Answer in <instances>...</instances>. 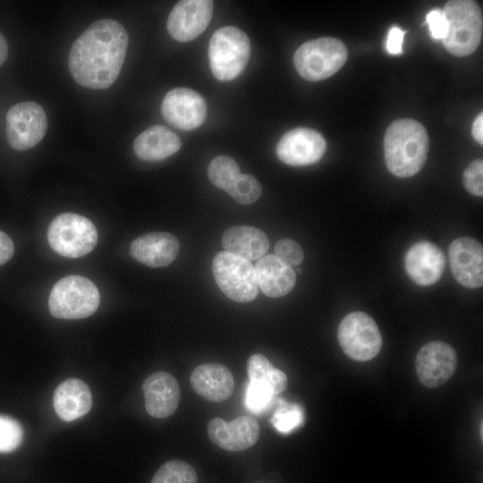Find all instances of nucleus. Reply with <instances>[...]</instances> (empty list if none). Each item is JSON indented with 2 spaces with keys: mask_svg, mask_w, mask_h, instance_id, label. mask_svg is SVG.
<instances>
[{
  "mask_svg": "<svg viewBox=\"0 0 483 483\" xmlns=\"http://www.w3.org/2000/svg\"><path fill=\"white\" fill-rule=\"evenodd\" d=\"M128 34L115 20L93 22L73 42L68 57L70 72L79 85L109 88L117 79L126 55Z\"/></svg>",
  "mask_w": 483,
  "mask_h": 483,
  "instance_id": "1",
  "label": "nucleus"
},
{
  "mask_svg": "<svg viewBox=\"0 0 483 483\" xmlns=\"http://www.w3.org/2000/svg\"><path fill=\"white\" fill-rule=\"evenodd\" d=\"M428 148V135L420 123L413 119L395 120L384 137L386 165L397 177L413 176L425 165Z\"/></svg>",
  "mask_w": 483,
  "mask_h": 483,
  "instance_id": "2",
  "label": "nucleus"
},
{
  "mask_svg": "<svg viewBox=\"0 0 483 483\" xmlns=\"http://www.w3.org/2000/svg\"><path fill=\"white\" fill-rule=\"evenodd\" d=\"M447 21L445 49L459 57L471 55L479 47L483 33L482 12L472 0L448 1L443 9Z\"/></svg>",
  "mask_w": 483,
  "mask_h": 483,
  "instance_id": "3",
  "label": "nucleus"
},
{
  "mask_svg": "<svg viewBox=\"0 0 483 483\" xmlns=\"http://www.w3.org/2000/svg\"><path fill=\"white\" fill-rule=\"evenodd\" d=\"M99 302L100 294L92 281L80 275H67L53 286L48 309L55 318L80 319L91 316Z\"/></svg>",
  "mask_w": 483,
  "mask_h": 483,
  "instance_id": "4",
  "label": "nucleus"
},
{
  "mask_svg": "<svg viewBox=\"0 0 483 483\" xmlns=\"http://www.w3.org/2000/svg\"><path fill=\"white\" fill-rule=\"evenodd\" d=\"M250 55V39L245 32L234 26L218 29L208 45V59L213 75L229 81L244 70Z\"/></svg>",
  "mask_w": 483,
  "mask_h": 483,
  "instance_id": "5",
  "label": "nucleus"
},
{
  "mask_svg": "<svg viewBox=\"0 0 483 483\" xmlns=\"http://www.w3.org/2000/svg\"><path fill=\"white\" fill-rule=\"evenodd\" d=\"M348 51L335 38H320L305 42L295 51L293 64L298 73L309 81L326 80L345 64Z\"/></svg>",
  "mask_w": 483,
  "mask_h": 483,
  "instance_id": "6",
  "label": "nucleus"
},
{
  "mask_svg": "<svg viewBox=\"0 0 483 483\" xmlns=\"http://www.w3.org/2000/svg\"><path fill=\"white\" fill-rule=\"evenodd\" d=\"M47 241L57 254L76 258L95 248L97 232L87 217L67 212L53 219L47 230Z\"/></svg>",
  "mask_w": 483,
  "mask_h": 483,
  "instance_id": "7",
  "label": "nucleus"
},
{
  "mask_svg": "<svg viewBox=\"0 0 483 483\" xmlns=\"http://www.w3.org/2000/svg\"><path fill=\"white\" fill-rule=\"evenodd\" d=\"M212 270L218 287L231 300L249 302L258 295L256 273L250 261L221 251L213 259Z\"/></svg>",
  "mask_w": 483,
  "mask_h": 483,
  "instance_id": "8",
  "label": "nucleus"
},
{
  "mask_svg": "<svg viewBox=\"0 0 483 483\" xmlns=\"http://www.w3.org/2000/svg\"><path fill=\"white\" fill-rule=\"evenodd\" d=\"M337 338L343 352L352 360L367 361L382 347V337L375 320L367 313L354 311L339 324Z\"/></svg>",
  "mask_w": 483,
  "mask_h": 483,
  "instance_id": "9",
  "label": "nucleus"
},
{
  "mask_svg": "<svg viewBox=\"0 0 483 483\" xmlns=\"http://www.w3.org/2000/svg\"><path fill=\"white\" fill-rule=\"evenodd\" d=\"M47 130L44 108L33 101L13 106L6 114V138L11 148L26 150L37 145Z\"/></svg>",
  "mask_w": 483,
  "mask_h": 483,
  "instance_id": "10",
  "label": "nucleus"
},
{
  "mask_svg": "<svg viewBox=\"0 0 483 483\" xmlns=\"http://www.w3.org/2000/svg\"><path fill=\"white\" fill-rule=\"evenodd\" d=\"M415 367L420 383L427 387L436 388L444 385L454 373L457 354L448 343L433 341L419 349Z\"/></svg>",
  "mask_w": 483,
  "mask_h": 483,
  "instance_id": "11",
  "label": "nucleus"
},
{
  "mask_svg": "<svg viewBox=\"0 0 483 483\" xmlns=\"http://www.w3.org/2000/svg\"><path fill=\"white\" fill-rule=\"evenodd\" d=\"M161 112L165 120L174 127L191 131L204 123L207 105L203 97L195 90L175 88L165 96Z\"/></svg>",
  "mask_w": 483,
  "mask_h": 483,
  "instance_id": "12",
  "label": "nucleus"
},
{
  "mask_svg": "<svg viewBox=\"0 0 483 483\" xmlns=\"http://www.w3.org/2000/svg\"><path fill=\"white\" fill-rule=\"evenodd\" d=\"M326 149V141L318 131L304 127L286 132L275 148L278 158L292 166H303L318 162Z\"/></svg>",
  "mask_w": 483,
  "mask_h": 483,
  "instance_id": "13",
  "label": "nucleus"
},
{
  "mask_svg": "<svg viewBox=\"0 0 483 483\" xmlns=\"http://www.w3.org/2000/svg\"><path fill=\"white\" fill-rule=\"evenodd\" d=\"M212 14V1H180L174 6L168 16V32L174 39L180 42L193 40L207 29Z\"/></svg>",
  "mask_w": 483,
  "mask_h": 483,
  "instance_id": "14",
  "label": "nucleus"
},
{
  "mask_svg": "<svg viewBox=\"0 0 483 483\" xmlns=\"http://www.w3.org/2000/svg\"><path fill=\"white\" fill-rule=\"evenodd\" d=\"M452 273L455 280L470 289L483 285V247L470 237L455 239L449 247Z\"/></svg>",
  "mask_w": 483,
  "mask_h": 483,
  "instance_id": "15",
  "label": "nucleus"
},
{
  "mask_svg": "<svg viewBox=\"0 0 483 483\" xmlns=\"http://www.w3.org/2000/svg\"><path fill=\"white\" fill-rule=\"evenodd\" d=\"M404 267L409 277L418 285H432L443 275L445 257L436 244L420 241L407 250Z\"/></svg>",
  "mask_w": 483,
  "mask_h": 483,
  "instance_id": "16",
  "label": "nucleus"
},
{
  "mask_svg": "<svg viewBox=\"0 0 483 483\" xmlns=\"http://www.w3.org/2000/svg\"><path fill=\"white\" fill-rule=\"evenodd\" d=\"M208 435L215 445L225 450L242 451L257 443L260 428L250 416H240L231 422L215 418L208 424Z\"/></svg>",
  "mask_w": 483,
  "mask_h": 483,
  "instance_id": "17",
  "label": "nucleus"
},
{
  "mask_svg": "<svg viewBox=\"0 0 483 483\" xmlns=\"http://www.w3.org/2000/svg\"><path fill=\"white\" fill-rule=\"evenodd\" d=\"M147 412L157 419L171 416L180 401V387L171 374L158 371L148 377L142 384Z\"/></svg>",
  "mask_w": 483,
  "mask_h": 483,
  "instance_id": "18",
  "label": "nucleus"
},
{
  "mask_svg": "<svg viewBox=\"0 0 483 483\" xmlns=\"http://www.w3.org/2000/svg\"><path fill=\"white\" fill-rule=\"evenodd\" d=\"M178 239L169 233H150L143 234L131 244V256L140 263L151 267H165L171 264L179 253Z\"/></svg>",
  "mask_w": 483,
  "mask_h": 483,
  "instance_id": "19",
  "label": "nucleus"
},
{
  "mask_svg": "<svg viewBox=\"0 0 483 483\" xmlns=\"http://www.w3.org/2000/svg\"><path fill=\"white\" fill-rule=\"evenodd\" d=\"M192 389L210 402H223L233 393L232 372L223 364L206 363L196 367L191 375Z\"/></svg>",
  "mask_w": 483,
  "mask_h": 483,
  "instance_id": "20",
  "label": "nucleus"
},
{
  "mask_svg": "<svg viewBox=\"0 0 483 483\" xmlns=\"http://www.w3.org/2000/svg\"><path fill=\"white\" fill-rule=\"evenodd\" d=\"M258 286L264 294L278 298L289 293L296 283V274L275 255H265L254 267Z\"/></svg>",
  "mask_w": 483,
  "mask_h": 483,
  "instance_id": "21",
  "label": "nucleus"
},
{
  "mask_svg": "<svg viewBox=\"0 0 483 483\" xmlns=\"http://www.w3.org/2000/svg\"><path fill=\"white\" fill-rule=\"evenodd\" d=\"M54 409L60 419L72 421L87 414L92 405L88 385L78 378H68L55 390Z\"/></svg>",
  "mask_w": 483,
  "mask_h": 483,
  "instance_id": "22",
  "label": "nucleus"
},
{
  "mask_svg": "<svg viewBox=\"0 0 483 483\" xmlns=\"http://www.w3.org/2000/svg\"><path fill=\"white\" fill-rule=\"evenodd\" d=\"M181 145L177 134L163 125H153L137 136L133 150L142 160L158 161L175 154Z\"/></svg>",
  "mask_w": 483,
  "mask_h": 483,
  "instance_id": "23",
  "label": "nucleus"
},
{
  "mask_svg": "<svg viewBox=\"0 0 483 483\" xmlns=\"http://www.w3.org/2000/svg\"><path fill=\"white\" fill-rule=\"evenodd\" d=\"M222 244L226 252L248 261L259 259L269 248V241L264 232L246 225L228 228L222 236Z\"/></svg>",
  "mask_w": 483,
  "mask_h": 483,
  "instance_id": "24",
  "label": "nucleus"
},
{
  "mask_svg": "<svg viewBox=\"0 0 483 483\" xmlns=\"http://www.w3.org/2000/svg\"><path fill=\"white\" fill-rule=\"evenodd\" d=\"M247 370L250 381H260L270 386L274 394L282 393L287 386L286 375L272 366L262 354L256 353L248 360Z\"/></svg>",
  "mask_w": 483,
  "mask_h": 483,
  "instance_id": "25",
  "label": "nucleus"
},
{
  "mask_svg": "<svg viewBox=\"0 0 483 483\" xmlns=\"http://www.w3.org/2000/svg\"><path fill=\"white\" fill-rule=\"evenodd\" d=\"M150 483H198V476L188 462L173 460L157 470Z\"/></svg>",
  "mask_w": 483,
  "mask_h": 483,
  "instance_id": "26",
  "label": "nucleus"
},
{
  "mask_svg": "<svg viewBox=\"0 0 483 483\" xmlns=\"http://www.w3.org/2000/svg\"><path fill=\"white\" fill-rule=\"evenodd\" d=\"M241 174L237 163L230 157L218 156L208 167V175L211 182L227 191Z\"/></svg>",
  "mask_w": 483,
  "mask_h": 483,
  "instance_id": "27",
  "label": "nucleus"
},
{
  "mask_svg": "<svg viewBox=\"0 0 483 483\" xmlns=\"http://www.w3.org/2000/svg\"><path fill=\"white\" fill-rule=\"evenodd\" d=\"M226 192L238 203L249 205L258 199L262 187L253 175L241 174Z\"/></svg>",
  "mask_w": 483,
  "mask_h": 483,
  "instance_id": "28",
  "label": "nucleus"
},
{
  "mask_svg": "<svg viewBox=\"0 0 483 483\" xmlns=\"http://www.w3.org/2000/svg\"><path fill=\"white\" fill-rule=\"evenodd\" d=\"M23 430L14 419L0 415V453L14 451L21 444Z\"/></svg>",
  "mask_w": 483,
  "mask_h": 483,
  "instance_id": "29",
  "label": "nucleus"
},
{
  "mask_svg": "<svg viewBox=\"0 0 483 483\" xmlns=\"http://www.w3.org/2000/svg\"><path fill=\"white\" fill-rule=\"evenodd\" d=\"M274 393L270 386L260 381H250L246 402L252 412H261L270 404Z\"/></svg>",
  "mask_w": 483,
  "mask_h": 483,
  "instance_id": "30",
  "label": "nucleus"
},
{
  "mask_svg": "<svg viewBox=\"0 0 483 483\" xmlns=\"http://www.w3.org/2000/svg\"><path fill=\"white\" fill-rule=\"evenodd\" d=\"M303 255L301 247L292 239H282L275 246V256L291 267L299 266Z\"/></svg>",
  "mask_w": 483,
  "mask_h": 483,
  "instance_id": "31",
  "label": "nucleus"
},
{
  "mask_svg": "<svg viewBox=\"0 0 483 483\" xmlns=\"http://www.w3.org/2000/svg\"><path fill=\"white\" fill-rule=\"evenodd\" d=\"M302 420V413L298 407L284 406L278 410L271 419L277 430L287 433L298 427Z\"/></svg>",
  "mask_w": 483,
  "mask_h": 483,
  "instance_id": "32",
  "label": "nucleus"
},
{
  "mask_svg": "<svg viewBox=\"0 0 483 483\" xmlns=\"http://www.w3.org/2000/svg\"><path fill=\"white\" fill-rule=\"evenodd\" d=\"M463 185L474 196L483 195V162L477 159L471 162L463 173Z\"/></svg>",
  "mask_w": 483,
  "mask_h": 483,
  "instance_id": "33",
  "label": "nucleus"
},
{
  "mask_svg": "<svg viewBox=\"0 0 483 483\" xmlns=\"http://www.w3.org/2000/svg\"><path fill=\"white\" fill-rule=\"evenodd\" d=\"M430 35L436 40H444L447 34V21L443 11L434 9L426 16Z\"/></svg>",
  "mask_w": 483,
  "mask_h": 483,
  "instance_id": "34",
  "label": "nucleus"
},
{
  "mask_svg": "<svg viewBox=\"0 0 483 483\" xmlns=\"http://www.w3.org/2000/svg\"><path fill=\"white\" fill-rule=\"evenodd\" d=\"M405 31L397 26H393L387 35L386 48L390 55H399L402 52V42Z\"/></svg>",
  "mask_w": 483,
  "mask_h": 483,
  "instance_id": "35",
  "label": "nucleus"
},
{
  "mask_svg": "<svg viewBox=\"0 0 483 483\" xmlns=\"http://www.w3.org/2000/svg\"><path fill=\"white\" fill-rule=\"evenodd\" d=\"M13 252L14 245L12 239L0 231V266L10 260Z\"/></svg>",
  "mask_w": 483,
  "mask_h": 483,
  "instance_id": "36",
  "label": "nucleus"
},
{
  "mask_svg": "<svg viewBox=\"0 0 483 483\" xmlns=\"http://www.w3.org/2000/svg\"><path fill=\"white\" fill-rule=\"evenodd\" d=\"M472 136L480 145L483 144V114L480 113L474 120L471 128Z\"/></svg>",
  "mask_w": 483,
  "mask_h": 483,
  "instance_id": "37",
  "label": "nucleus"
},
{
  "mask_svg": "<svg viewBox=\"0 0 483 483\" xmlns=\"http://www.w3.org/2000/svg\"><path fill=\"white\" fill-rule=\"evenodd\" d=\"M8 56V45L4 37L0 32V66L5 62Z\"/></svg>",
  "mask_w": 483,
  "mask_h": 483,
  "instance_id": "38",
  "label": "nucleus"
}]
</instances>
